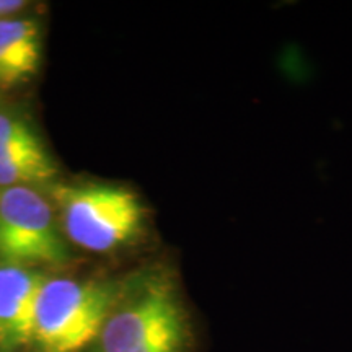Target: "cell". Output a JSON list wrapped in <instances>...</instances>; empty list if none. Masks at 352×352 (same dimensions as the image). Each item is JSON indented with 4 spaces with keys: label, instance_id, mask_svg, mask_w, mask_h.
I'll return each instance as SVG.
<instances>
[{
    "label": "cell",
    "instance_id": "9c48e42d",
    "mask_svg": "<svg viewBox=\"0 0 352 352\" xmlns=\"http://www.w3.org/2000/svg\"><path fill=\"white\" fill-rule=\"evenodd\" d=\"M26 7V2L21 0H0V20L15 19L19 12Z\"/></svg>",
    "mask_w": 352,
    "mask_h": 352
},
{
    "label": "cell",
    "instance_id": "7a4b0ae2",
    "mask_svg": "<svg viewBox=\"0 0 352 352\" xmlns=\"http://www.w3.org/2000/svg\"><path fill=\"white\" fill-rule=\"evenodd\" d=\"M65 239L95 253H109L142 240L148 212L131 188L108 183L52 184Z\"/></svg>",
    "mask_w": 352,
    "mask_h": 352
},
{
    "label": "cell",
    "instance_id": "277c9868",
    "mask_svg": "<svg viewBox=\"0 0 352 352\" xmlns=\"http://www.w3.org/2000/svg\"><path fill=\"white\" fill-rule=\"evenodd\" d=\"M70 248L50 201L33 188L0 189V261L64 264Z\"/></svg>",
    "mask_w": 352,
    "mask_h": 352
},
{
    "label": "cell",
    "instance_id": "3957f363",
    "mask_svg": "<svg viewBox=\"0 0 352 352\" xmlns=\"http://www.w3.org/2000/svg\"><path fill=\"white\" fill-rule=\"evenodd\" d=\"M121 287L122 280L47 277L34 315V351L82 352L94 346Z\"/></svg>",
    "mask_w": 352,
    "mask_h": 352
},
{
    "label": "cell",
    "instance_id": "52a82bcc",
    "mask_svg": "<svg viewBox=\"0 0 352 352\" xmlns=\"http://www.w3.org/2000/svg\"><path fill=\"white\" fill-rule=\"evenodd\" d=\"M56 175L57 166L50 153L0 162V189L32 188L33 184L50 183Z\"/></svg>",
    "mask_w": 352,
    "mask_h": 352
},
{
    "label": "cell",
    "instance_id": "8992f818",
    "mask_svg": "<svg viewBox=\"0 0 352 352\" xmlns=\"http://www.w3.org/2000/svg\"><path fill=\"white\" fill-rule=\"evenodd\" d=\"M41 30L32 19L0 20V85L15 87L38 72Z\"/></svg>",
    "mask_w": 352,
    "mask_h": 352
},
{
    "label": "cell",
    "instance_id": "5b68a950",
    "mask_svg": "<svg viewBox=\"0 0 352 352\" xmlns=\"http://www.w3.org/2000/svg\"><path fill=\"white\" fill-rule=\"evenodd\" d=\"M47 276L30 266L0 261V346L32 344L38 297Z\"/></svg>",
    "mask_w": 352,
    "mask_h": 352
},
{
    "label": "cell",
    "instance_id": "ba28073f",
    "mask_svg": "<svg viewBox=\"0 0 352 352\" xmlns=\"http://www.w3.org/2000/svg\"><path fill=\"white\" fill-rule=\"evenodd\" d=\"M0 145L6 147H44L34 131L23 120L0 113Z\"/></svg>",
    "mask_w": 352,
    "mask_h": 352
},
{
    "label": "cell",
    "instance_id": "6da1fadb",
    "mask_svg": "<svg viewBox=\"0 0 352 352\" xmlns=\"http://www.w3.org/2000/svg\"><path fill=\"white\" fill-rule=\"evenodd\" d=\"M195 329L178 277L151 264L126 280L94 352H192Z\"/></svg>",
    "mask_w": 352,
    "mask_h": 352
}]
</instances>
